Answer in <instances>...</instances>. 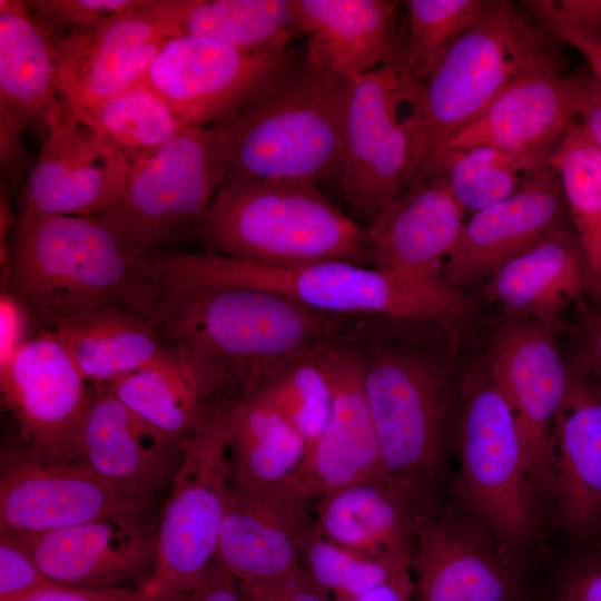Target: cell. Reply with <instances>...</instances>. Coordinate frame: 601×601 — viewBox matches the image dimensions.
Instances as JSON below:
<instances>
[{
	"instance_id": "cell-1",
	"label": "cell",
	"mask_w": 601,
	"mask_h": 601,
	"mask_svg": "<svg viewBox=\"0 0 601 601\" xmlns=\"http://www.w3.org/2000/svg\"><path fill=\"white\" fill-rule=\"evenodd\" d=\"M370 317L351 318L344 333L361 365L387 477L420 518L449 493L461 392L435 355L387 338Z\"/></svg>"
},
{
	"instance_id": "cell-2",
	"label": "cell",
	"mask_w": 601,
	"mask_h": 601,
	"mask_svg": "<svg viewBox=\"0 0 601 601\" xmlns=\"http://www.w3.org/2000/svg\"><path fill=\"white\" fill-rule=\"evenodd\" d=\"M159 284L147 322L168 344L219 371L240 395L315 354L349 319L257 288Z\"/></svg>"
},
{
	"instance_id": "cell-3",
	"label": "cell",
	"mask_w": 601,
	"mask_h": 601,
	"mask_svg": "<svg viewBox=\"0 0 601 601\" xmlns=\"http://www.w3.org/2000/svg\"><path fill=\"white\" fill-rule=\"evenodd\" d=\"M2 280L37 331L119 306L146 319L160 289L152 253L107 221L57 216L16 231Z\"/></svg>"
},
{
	"instance_id": "cell-4",
	"label": "cell",
	"mask_w": 601,
	"mask_h": 601,
	"mask_svg": "<svg viewBox=\"0 0 601 601\" xmlns=\"http://www.w3.org/2000/svg\"><path fill=\"white\" fill-rule=\"evenodd\" d=\"M352 79L298 57L269 92L210 129L220 187L341 178Z\"/></svg>"
},
{
	"instance_id": "cell-5",
	"label": "cell",
	"mask_w": 601,
	"mask_h": 601,
	"mask_svg": "<svg viewBox=\"0 0 601 601\" xmlns=\"http://www.w3.org/2000/svg\"><path fill=\"white\" fill-rule=\"evenodd\" d=\"M152 258L159 283L257 288L333 315L433 324L452 337L473 312L472 299L461 290L348 262L274 267L211 249H159Z\"/></svg>"
},
{
	"instance_id": "cell-6",
	"label": "cell",
	"mask_w": 601,
	"mask_h": 601,
	"mask_svg": "<svg viewBox=\"0 0 601 601\" xmlns=\"http://www.w3.org/2000/svg\"><path fill=\"white\" fill-rule=\"evenodd\" d=\"M196 235L208 249L266 266L372 263L365 230L307 180L224 185Z\"/></svg>"
},
{
	"instance_id": "cell-7",
	"label": "cell",
	"mask_w": 601,
	"mask_h": 601,
	"mask_svg": "<svg viewBox=\"0 0 601 601\" xmlns=\"http://www.w3.org/2000/svg\"><path fill=\"white\" fill-rule=\"evenodd\" d=\"M455 456L450 503L524 568L542 548L549 519L526 473L512 412L489 367L462 385Z\"/></svg>"
},
{
	"instance_id": "cell-8",
	"label": "cell",
	"mask_w": 601,
	"mask_h": 601,
	"mask_svg": "<svg viewBox=\"0 0 601 601\" xmlns=\"http://www.w3.org/2000/svg\"><path fill=\"white\" fill-rule=\"evenodd\" d=\"M561 43L512 1L486 0L479 20L424 82L426 162L513 83L541 72L564 71Z\"/></svg>"
},
{
	"instance_id": "cell-9",
	"label": "cell",
	"mask_w": 601,
	"mask_h": 601,
	"mask_svg": "<svg viewBox=\"0 0 601 601\" xmlns=\"http://www.w3.org/2000/svg\"><path fill=\"white\" fill-rule=\"evenodd\" d=\"M424 82L405 61L352 79L344 127L343 194L371 217L415 178L427 160Z\"/></svg>"
},
{
	"instance_id": "cell-10",
	"label": "cell",
	"mask_w": 601,
	"mask_h": 601,
	"mask_svg": "<svg viewBox=\"0 0 601 601\" xmlns=\"http://www.w3.org/2000/svg\"><path fill=\"white\" fill-rule=\"evenodd\" d=\"M219 401L184 446L156 525L155 600L195 584L215 560L230 496L225 411Z\"/></svg>"
},
{
	"instance_id": "cell-11",
	"label": "cell",
	"mask_w": 601,
	"mask_h": 601,
	"mask_svg": "<svg viewBox=\"0 0 601 601\" xmlns=\"http://www.w3.org/2000/svg\"><path fill=\"white\" fill-rule=\"evenodd\" d=\"M297 59L293 49L258 55L210 38L177 36L164 43L138 83L159 95L186 126L205 127L228 121L269 92Z\"/></svg>"
},
{
	"instance_id": "cell-12",
	"label": "cell",
	"mask_w": 601,
	"mask_h": 601,
	"mask_svg": "<svg viewBox=\"0 0 601 601\" xmlns=\"http://www.w3.org/2000/svg\"><path fill=\"white\" fill-rule=\"evenodd\" d=\"M220 188L211 131L186 126L160 149L134 164L117 204L97 217L140 249L154 253L204 221Z\"/></svg>"
},
{
	"instance_id": "cell-13",
	"label": "cell",
	"mask_w": 601,
	"mask_h": 601,
	"mask_svg": "<svg viewBox=\"0 0 601 601\" xmlns=\"http://www.w3.org/2000/svg\"><path fill=\"white\" fill-rule=\"evenodd\" d=\"M155 500L122 490L79 461H50L28 450L2 455L0 532L31 535L91 521L149 514Z\"/></svg>"
},
{
	"instance_id": "cell-14",
	"label": "cell",
	"mask_w": 601,
	"mask_h": 601,
	"mask_svg": "<svg viewBox=\"0 0 601 601\" xmlns=\"http://www.w3.org/2000/svg\"><path fill=\"white\" fill-rule=\"evenodd\" d=\"M132 166L65 102L23 186L16 231L51 217L107 213L121 197Z\"/></svg>"
},
{
	"instance_id": "cell-15",
	"label": "cell",
	"mask_w": 601,
	"mask_h": 601,
	"mask_svg": "<svg viewBox=\"0 0 601 601\" xmlns=\"http://www.w3.org/2000/svg\"><path fill=\"white\" fill-rule=\"evenodd\" d=\"M558 333L538 322L515 319L499 334L489 365L512 412L524 466L548 519L553 424L569 382V367L555 346Z\"/></svg>"
},
{
	"instance_id": "cell-16",
	"label": "cell",
	"mask_w": 601,
	"mask_h": 601,
	"mask_svg": "<svg viewBox=\"0 0 601 601\" xmlns=\"http://www.w3.org/2000/svg\"><path fill=\"white\" fill-rule=\"evenodd\" d=\"M1 402L28 451L50 461H75V445L91 385L49 331H37L0 366Z\"/></svg>"
},
{
	"instance_id": "cell-17",
	"label": "cell",
	"mask_w": 601,
	"mask_h": 601,
	"mask_svg": "<svg viewBox=\"0 0 601 601\" xmlns=\"http://www.w3.org/2000/svg\"><path fill=\"white\" fill-rule=\"evenodd\" d=\"M523 569L451 503L420 516L410 562L413 601H518Z\"/></svg>"
},
{
	"instance_id": "cell-18",
	"label": "cell",
	"mask_w": 601,
	"mask_h": 601,
	"mask_svg": "<svg viewBox=\"0 0 601 601\" xmlns=\"http://www.w3.org/2000/svg\"><path fill=\"white\" fill-rule=\"evenodd\" d=\"M149 514L120 515L31 535L4 534L50 579L83 588H146L157 564Z\"/></svg>"
},
{
	"instance_id": "cell-19",
	"label": "cell",
	"mask_w": 601,
	"mask_h": 601,
	"mask_svg": "<svg viewBox=\"0 0 601 601\" xmlns=\"http://www.w3.org/2000/svg\"><path fill=\"white\" fill-rule=\"evenodd\" d=\"M464 214L445 177L435 169L422 167L365 230L373 267L442 284L444 265L465 224Z\"/></svg>"
},
{
	"instance_id": "cell-20",
	"label": "cell",
	"mask_w": 601,
	"mask_h": 601,
	"mask_svg": "<svg viewBox=\"0 0 601 601\" xmlns=\"http://www.w3.org/2000/svg\"><path fill=\"white\" fill-rule=\"evenodd\" d=\"M344 331L314 354L329 380L333 408L324 434L297 477L313 500L365 480L390 482L364 391L361 365Z\"/></svg>"
},
{
	"instance_id": "cell-21",
	"label": "cell",
	"mask_w": 601,
	"mask_h": 601,
	"mask_svg": "<svg viewBox=\"0 0 601 601\" xmlns=\"http://www.w3.org/2000/svg\"><path fill=\"white\" fill-rule=\"evenodd\" d=\"M549 521L578 545L601 538V387L574 367L554 417Z\"/></svg>"
},
{
	"instance_id": "cell-22",
	"label": "cell",
	"mask_w": 601,
	"mask_h": 601,
	"mask_svg": "<svg viewBox=\"0 0 601 601\" xmlns=\"http://www.w3.org/2000/svg\"><path fill=\"white\" fill-rule=\"evenodd\" d=\"M569 221L560 178L550 165L513 195L465 221L459 243L444 265L442 284L461 290L491 277L503 264L551 231L569 227Z\"/></svg>"
},
{
	"instance_id": "cell-23",
	"label": "cell",
	"mask_w": 601,
	"mask_h": 601,
	"mask_svg": "<svg viewBox=\"0 0 601 601\" xmlns=\"http://www.w3.org/2000/svg\"><path fill=\"white\" fill-rule=\"evenodd\" d=\"M149 1L88 31L49 40L56 85L71 108L97 104L140 81L170 38L150 14Z\"/></svg>"
},
{
	"instance_id": "cell-24",
	"label": "cell",
	"mask_w": 601,
	"mask_h": 601,
	"mask_svg": "<svg viewBox=\"0 0 601 601\" xmlns=\"http://www.w3.org/2000/svg\"><path fill=\"white\" fill-rule=\"evenodd\" d=\"M91 397L80 425L75 461L105 481L155 500L169 487L184 446L145 422L105 384H90Z\"/></svg>"
},
{
	"instance_id": "cell-25",
	"label": "cell",
	"mask_w": 601,
	"mask_h": 601,
	"mask_svg": "<svg viewBox=\"0 0 601 601\" xmlns=\"http://www.w3.org/2000/svg\"><path fill=\"white\" fill-rule=\"evenodd\" d=\"M313 499L299 484L267 493L230 487L215 559L238 582L268 580L300 565L299 540Z\"/></svg>"
},
{
	"instance_id": "cell-26",
	"label": "cell",
	"mask_w": 601,
	"mask_h": 601,
	"mask_svg": "<svg viewBox=\"0 0 601 601\" xmlns=\"http://www.w3.org/2000/svg\"><path fill=\"white\" fill-rule=\"evenodd\" d=\"M590 79L564 71L523 78L459 130L441 152L477 146L505 150L553 148L578 119Z\"/></svg>"
},
{
	"instance_id": "cell-27",
	"label": "cell",
	"mask_w": 601,
	"mask_h": 601,
	"mask_svg": "<svg viewBox=\"0 0 601 601\" xmlns=\"http://www.w3.org/2000/svg\"><path fill=\"white\" fill-rule=\"evenodd\" d=\"M305 56L313 63L354 79L387 63L405 61L398 1L295 0Z\"/></svg>"
},
{
	"instance_id": "cell-28",
	"label": "cell",
	"mask_w": 601,
	"mask_h": 601,
	"mask_svg": "<svg viewBox=\"0 0 601 601\" xmlns=\"http://www.w3.org/2000/svg\"><path fill=\"white\" fill-rule=\"evenodd\" d=\"M589 289L583 249L572 227L555 229L503 264L492 276L490 294L515 319L560 332L565 307Z\"/></svg>"
},
{
	"instance_id": "cell-29",
	"label": "cell",
	"mask_w": 601,
	"mask_h": 601,
	"mask_svg": "<svg viewBox=\"0 0 601 601\" xmlns=\"http://www.w3.org/2000/svg\"><path fill=\"white\" fill-rule=\"evenodd\" d=\"M148 10L169 37L210 38L252 53L280 55L303 37L295 0H150Z\"/></svg>"
},
{
	"instance_id": "cell-30",
	"label": "cell",
	"mask_w": 601,
	"mask_h": 601,
	"mask_svg": "<svg viewBox=\"0 0 601 601\" xmlns=\"http://www.w3.org/2000/svg\"><path fill=\"white\" fill-rule=\"evenodd\" d=\"M105 385L149 425L185 444L221 401L217 396L229 383L213 366L178 349L167 361Z\"/></svg>"
},
{
	"instance_id": "cell-31",
	"label": "cell",
	"mask_w": 601,
	"mask_h": 601,
	"mask_svg": "<svg viewBox=\"0 0 601 601\" xmlns=\"http://www.w3.org/2000/svg\"><path fill=\"white\" fill-rule=\"evenodd\" d=\"M418 515L383 480H365L318 499L315 524L328 540L410 566Z\"/></svg>"
},
{
	"instance_id": "cell-32",
	"label": "cell",
	"mask_w": 601,
	"mask_h": 601,
	"mask_svg": "<svg viewBox=\"0 0 601 601\" xmlns=\"http://www.w3.org/2000/svg\"><path fill=\"white\" fill-rule=\"evenodd\" d=\"M225 420L231 489L267 493L298 483L306 444L279 411L253 392L228 401Z\"/></svg>"
},
{
	"instance_id": "cell-33",
	"label": "cell",
	"mask_w": 601,
	"mask_h": 601,
	"mask_svg": "<svg viewBox=\"0 0 601 601\" xmlns=\"http://www.w3.org/2000/svg\"><path fill=\"white\" fill-rule=\"evenodd\" d=\"M0 106L40 140L65 107L50 42L23 0H0Z\"/></svg>"
},
{
	"instance_id": "cell-34",
	"label": "cell",
	"mask_w": 601,
	"mask_h": 601,
	"mask_svg": "<svg viewBox=\"0 0 601 601\" xmlns=\"http://www.w3.org/2000/svg\"><path fill=\"white\" fill-rule=\"evenodd\" d=\"M49 332L90 384H109L178 353L147 319L119 306L79 315Z\"/></svg>"
},
{
	"instance_id": "cell-35",
	"label": "cell",
	"mask_w": 601,
	"mask_h": 601,
	"mask_svg": "<svg viewBox=\"0 0 601 601\" xmlns=\"http://www.w3.org/2000/svg\"><path fill=\"white\" fill-rule=\"evenodd\" d=\"M553 148L505 150L477 146L449 149L424 166L440 171L457 204L473 215L510 197L528 179L549 168Z\"/></svg>"
},
{
	"instance_id": "cell-36",
	"label": "cell",
	"mask_w": 601,
	"mask_h": 601,
	"mask_svg": "<svg viewBox=\"0 0 601 601\" xmlns=\"http://www.w3.org/2000/svg\"><path fill=\"white\" fill-rule=\"evenodd\" d=\"M550 165L560 178L571 226L585 256L588 294L601 302V151L579 119L555 144Z\"/></svg>"
},
{
	"instance_id": "cell-37",
	"label": "cell",
	"mask_w": 601,
	"mask_h": 601,
	"mask_svg": "<svg viewBox=\"0 0 601 601\" xmlns=\"http://www.w3.org/2000/svg\"><path fill=\"white\" fill-rule=\"evenodd\" d=\"M71 109L132 164L160 149L186 127L159 95L140 83L97 104Z\"/></svg>"
},
{
	"instance_id": "cell-38",
	"label": "cell",
	"mask_w": 601,
	"mask_h": 601,
	"mask_svg": "<svg viewBox=\"0 0 601 601\" xmlns=\"http://www.w3.org/2000/svg\"><path fill=\"white\" fill-rule=\"evenodd\" d=\"M300 565L313 584L332 601H355L410 566L325 538L311 519L299 540Z\"/></svg>"
},
{
	"instance_id": "cell-39",
	"label": "cell",
	"mask_w": 601,
	"mask_h": 601,
	"mask_svg": "<svg viewBox=\"0 0 601 601\" xmlns=\"http://www.w3.org/2000/svg\"><path fill=\"white\" fill-rule=\"evenodd\" d=\"M486 0H408L405 62L425 82L481 17Z\"/></svg>"
},
{
	"instance_id": "cell-40",
	"label": "cell",
	"mask_w": 601,
	"mask_h": 601,
	"mask_svg": "<svg viewBox=\"0 0 601 601\" xmlns=\"http://www.w3.org/2000/svg\"><path fill=\"white\" fill-rule=\"evenodd\" d=\"M254 392L298 432L306 444L307 459L324 434L333 408L329 380L314 354L290 364Z\"/></svg>"
},
{
	"instance_id": "cell-41",
	"label": "cell",
	"mask_w": 601,
	"mask_h": 601,
	"mask_svg": "<svg viewBox=\"0 0 601 601\" xmlns=\"http://www.w3.org/2000/svg\"><path fill=\"white\" fill-rule=\"evenodd\" d=\"M147 0H23L48 40L88 31L120 13L142 7Z\"/></svg>"
},
{
	"instance_id": "cell-42",
	"label": "cell",
	"mask_w": 601,
	"mask_h": 601,
	"mask_svg": "<svg viewBox=\"0 0 601 601\" xmlns=\"http://www.w3.org/2000/svg\"><path fill=\"white\" fill-rule=\"evenodd\" d=\"M61 584L47 577L21 545L0 534V601H26Z\"/></svg>"
},
{
	"instance_id": "cell-43",
	"label": "cell",
	"mask_w": 601,
	"mask_h": 601,
	"mask_svg": "<svg viewBox=\"0 0 601 601\" xmlns=\"http://www.w3.org/2000/svg\"><path fill=\"white\" fill-rule=\"evenodd\" d=\"M588 545L558 571L546 601H601V542Z\"/></svg>"
},
{
	"instance_id": "cell-44",
	"label": "cell",
	"mask_w": 601,
	"mask_h": 601,
	"mask_svg": "<svg viewBox=\"0 0 601 601\" xmlns=\"http://www.w3.org/2000/svg\"><path fill=\"white\" fill-rule=\"evenodd\" d=\"M24 126L0 106V174L12 195L24 186L36 160L24 141ZM23 189V188H22Z\"/></svg>"
},
{
	"instance_id": "cell-45",
	"label": "cell",
	"mask_w": 601,
	"mask_h": 601,
	"mask_svg": "<svg viewBox=\"0 0 601 601\" xmlns=\"http://www.w3.org/2000/svg\"><path fill=\"white\" fill-rule=\"evenodd\" d=\"M524 3L536 21L583 56L592 76L601 85V40L564 18L552 0H530Z\"/></svg>"
},
{
	"instance_id": "cell-46",
	"label": "cell",
	"mask_w": 601,
	"mask_h": 601,
	"mask_svg": "<svg viewBox=\"0 0 601 601\" xmlns=\"http://www.w3.org/2000/svg\"><path fill=\"white\" fill-rule=\"evenodd\" d=\"M238 585L245 601H332L313 584L302 565L268 580Z\"/></svg>"
},
{
	"instance_id": "cell-47",
	"label": "cell",
	"mask_w": 601,
	"mask_h": 601,
	"mask_svg": "<svg viewBox=\"0 0 601 601\" xmlns=\"http://www.w3.org/2000/svg\"><path fill=\"white\" fill-rule=\"evenodd\" d=\"M155 601H245L238 582L215 559L191 587Z\"/></svg>"
},
{
	"instance_id": "cell-48",
	"label": "cell",
	"mask_w": 601,
	"mask_h": 601,
	"mask_svg": "<svg viewBox=\"0 0 601 601\" xmlns=\"http://www.w3.org/2000/svg\"><path fill=\"white\" fill-rule=\"evenodd\" d=\"M580 314L579 349L573 367L601 387V313L577 303Z\"/></svg>"
},
{
	"instance_id": "cell-49",
	"label": "cell",
	"mask_w": 601,
	"mask_h": 601,
	"mask_svg": "<svg viewBox=\"0 0 601 601\" xmlns=\"http://www.w3.org/2000/svg\"><path fill=\"white\" fill-rule=\"evenodd\" d=\"M26 601H154L145 588H83L61 584Z\"/></svg>"
},
{
	"instance_id": "cell-50",
	"label": "cell",
	"mask_w": 601,
	"mask_h": 601,
	"mask_svg": "<svg viewBox=\"0 0 601 601\" xmlns=\"http://www.w3.org/2000/svg\"><path fill=\"white\" fill-rule=\"evenodd\" d=\"M0 366L6 364L17 348L30 336L27 335L31 319L21 303L2 287L0 298Z\"/></svg>"
},
{
	"instance_id": "cell-51",
	"label": "cell",
	"mask_w": 601,
	"mask_h": 601,
	"mask_svg": "<svg viewBox=\"0 0 601 601\" xmlns=\"http://www.w3.org/2000/svg\"><path fill=\"white\" fill-rule=\"evenodd\" d=\"M559 12L601 40V0H552Z\"/></svg>"
},
{
	"instance_id": "cell-52",
	"label": "cell",
	"mask_w": 601,
	"mask_h": 601,
	"mask_svg": "<svg viewBox=\"0 0 601 601\" xmlns=\"http://www.w3.org/2000/svg\"><path fill=\"white\" fill-rule=\"evenodd\" d=\"M578 119L601 151V85L592 76Z\"/></svg>"
},
{
	"instance_id": "cell-53",
	"label": "cell",
	"mask_w": 601,
	"mask_h": 601,
	"mask_svg": "<svg viewBox=\"0 0 601 601\" xmlns=\"http://www.w3.org/2000/svg\"><path fill=\"white\" fill-rule=\"evenodd\" d=\"M414 583L411 570H405L387 583L355 601H413Z\"/></svg>"
},
{
	"instance_id": "cell-54",
	"label": "cell",
	"mask_w": 601,
	"mask_h": 601,
	"mask_svg": "<svg viewBox=\"0 0 601 601\" xmlns=\"http://www.w3.org/2000/svg\"><path fill=\"white\" fill-rule=\"evenodd\" d=\"M518 601H535L533 600L532 598L528 597L526 594H524L521 599H519Z\"/></svg>"
}]
</instances>
